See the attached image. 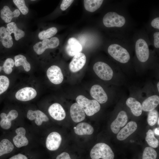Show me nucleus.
<instances>
[{"label":"nucleus","mask_w":159,"mask_h":159,"mask_svg":"<svg viewBox=\"0 0 159 159\" xmlns=\"http://www.w3.org/2000/svg\"><path fill=\"white\" fill-rule=\"evenodd\" d=\"M14 146L11 142L6 138H3L0 140V159L11 153Z\"/></svg>","instance_id":"5701e85b"},{"label":"nucleus","mask_w":159,"mask_h":159,"mask_svg":"<svg viewBox=\"0 0 159 159\" xmlns=\"http://www.w3.org/2000/svg\"><path fill=\"white\" fill-rule=\"evenodd\" d=\"M6 29L10 35L12 33H14L15 39L16 41L24 37L25 35L24 32L19 29L14 22L8 23L7 24Z\"/></svg>","instance_id":"a878e982"},{"label":"nucleus","mask_w":159,"mask_h":159,"mask_svg":"<svg viewBox=\"0 0 159 159\" xmlns=\"http://www.w3.org/2000/svg\"><path fill=\"white\" fill-rule=\"evenodd\" d=\"M0 39L1 42L3 46L5 47L6 48H10L13 46V42L12 37L8 32H6L4 37Z\"/></svg>","instance_id":"f704fd0d"},{"label":"nucleus","mask_w":159,"mask_h":159,"mask_svg":"<svg viewBox=\"0 0 159 159\" xmlns=\"http://www.w3.org/2000/svg\"><path fill=\"white\" fill-rule=\"evenodd\" d=\"M15 65L16 67L22 66L24 70L29 72L31 69L30 64L27 60L26 57L23 55L19 54L14 57Z\"/></svg>","instance_id":"cd10ccee"},{"label":"nucleus","mask_w":159,"mask_h":159,"mask_svg":"<svg viewBox=\"0 0 159 159\" xmlns=\"http://www.w3.org/2000/svg\"><path fill=\"white\" fill-rule=\"evenodd\" d=\"M47 75L50 81L54 84L61 83L63 80V76L61 69L56 65L50 67L47 71Z\"/></svg>","instance_id":"1a4fd4ad"},{"label":"nucleus","mask_w":159,"mask_h":159,"mask_svg":"<svg viewBox=\"0 0 159 159\" xmlns=\"http://www.w3.org/2000/svg\"><path fill=\"white\" fill-rule=\"evenodd\" d=\"M154 38V43L155 47L156 48L159 47V32H156L153 35Z\"/></svg>","instance_id":"4c0bfd02"},{"label":"nucleus","mask_w":159,"mask_h":159,"mask_svg":"<svg viewBox=\"0 0 159 159\" xmlns=\"http://www.w3.org/2000/svg\"><path fill=\"white\" fill-rule=\"evenodd\" d=\"M108 52L114 59L121 63H127L130 58V54L127 50L117 44L110 45L108 48Z\"/></svg>","instance_id":"7ed1b4c3"},{"label":"nucleus","mask_w":159,"mask_h":159,"mask_svg":"<svg viewBox=\"0 0 159 159\" xmlns=\"http://www.w3.org/2000/svg\"><path fill=\"white\" fill-rule=\"evenodd\" d=\"M9 85V80L7 77L0 76V95L7 90Z\"/></svg>","instance_id":"72a5a7b5"},{"label":"nucleus","mask_w":159,"mask_h":159,"mask_svg":"<svg viewBox=\"0 0 159 159\" xmlns=\"http://www.w3.org/2000/svg\"><path fill=\"white\" fill-rule=\"evenodd\" d=\"M92 159H114V153L111 148L104 143L96 144L90 152Z\"/></svg>","instance_id":"f257e3e1"},{"label":"nucleus","mask_w":159,"mask_h":159,"mask_svg":"<svg viewBox=\"0 0 159 159\" xmlns=\"http://www.w3.org/2000/svg\"><path fill=\"white\" fill-rule=\"evenodd\" d=\"M145 140L151 147L156 148L159 145V141L155 137L153 132L150 129L147 132Z\"/></svg>","instance_id":"c85d7f7f"},{"label":"nucleus","mask_w":159,"mask_h":159,"mask_svg":"<svg viewBox=\"0 0 159 159\" xmlns=\"http://www.w3.org/2000/svg\"><path fill=\"white\" fill-rule=\"evenodd\" d=\"M125 22L124 16L114 12L107 13L103 19L104 24L107 27H121L124 25Z\"/></svg>","instance_id":"20e7f679"},{"label":"nucleus","mask_w":159,"mask_h":159,"mask_svg":"<svg viewBox=\"0 0 159 159\" xmlns=\"http://www.w3.org/2000/svg\"><path fill=\"white\" fill-rule=\"evenodd\" d=\"M159 82H158L157 84V87L158 92H159Z\"/></svg>","instance_id":"c03bdc74"},{"label":"nucleus","mask_w":159,"mask_h":159,"mask_svg":"<svg viewBox=\"0 0 159 159\" xmlns=\"http://www.w3.org/2000/svg\"><path fill=\"white\" fill-rule=\"evenodd\" d=\"M60 135L56 132L50 133L47 136L46 141L47 149L50 151H54L58 149L62 141Z\"/></svg>","instance_id":"9d476101"},{"label":"nucleus","mask_w":159,"mask_h":159,"mask_svg":"<svg viewBox=\"0 0 159 159\" xmlns=\"http://www.w3.org/2000/svg\"><path fill=\"white\" fill-rule=\"evenodd\" d=\"M158 117V113L156 110L149 112L147 118L148 124L151 126L155 125L157 121Z\"/></svg>","instance_id":"473e14b6"},{"label":"nucleus","mask_w":159,"mask_h":159,"mask_svg":"<svg viewBox=\"0 0 159 159\" xmlns=\"http://www.w3.org/2000/svg\"><path fill=\"white\" fill-rule=\"evenodd\" d=\"M8 159H28V158L25 155L19 153L12 156Z\"/></svg>","instance_id":"58836bf2"},{"label":"nucleus","mask_w":159,"mask_h":159,"mask_svg":"<svg viewBox=\"0 0 159 159\" xmlns=\"http://www.w3.org/2000/svg\"><path fill=\"white\" fill-rule=\"evenodd\" d=\"M19 9H16L12 12L7 6H4L1 10V17L5 22L9 23L14 17H17L20 15Z\"/></svg>","instance_id":"4be33fe9"},{"label":"nucleus","mask_w":159,"mask_h":159,"mask_svg":"<svg viewBox=\"0 0 159 159\" xmlns=\"http://www.w3.org/2000/svg\"><path fill=\"white\" fill-rule=\"evenodd\" d=\"M82 47L79 41L74 37H71L68 40L65 47L67 54L70 56L74 57L80 53Z\"/></svg>","instance_id":"2eb2a0df"},{"label":"nucleus","mask_w":159,"mask_h":159,"mask_svg":"<svg viewBox=\"0 0 159 159\" xmlns=\"http://www.w3.org/2000/svg\"><path fill=\"white\" fill-rule=\"evenodd\" d=\"M73 0H63L60 5V8L62 11L66 10L73 2Z\"/></svg>","instance_id":"e433bc0d"},{"label":"nucleus","mask_w":159,"mask_h":159,"mask_svg":"<svg viewBox=\"0 0 159 159\" xmlns=\"http://www.w3.org/2000/svg\"><path fill=\"white\" fill-rule=\"evenodd\" d=\"M0 42H1V39L0 38Z\"/></svg>","instance_id":"de8ad7c7"},{"label":"nucleus","mask_w":159,"mask_h":159,"mask_svg":"<svg viewBox=\"0 0 159 159\" xmlns=\"http://www.w3.org/2000/svg\"><path fill=\"white\" fill-rule=\"evenodd\" d=\"M93 69L97 75L104 80L111 79L113 76V71L111 67L106 63L98 62L94 65Z\"/></svg>","instance_id":"39448f33"},{"label":"nucleus","mask_w":159,"mask_h":159,"mask_svg":"<svg viewBox=\"0 0 159 159\" xmlns=\"http://www.w3.org/2000/svg\"><path fill=\"white\" fill-rule=\"evenodd\" d=\"M126 104L134 115L139 116L141 114L143 110L142 105L135 99L132 97L128 98L126 100Z\"/></svg>","instance_id":"b1692460"},{"label":"nucleus","mask_w":159,"mask_h":159,"mask_svg":"<svg viewBox=\"0 0 159 159\" xmlns=\"http://www.w3.org/2000/svg\"><path fill=\"white\" fill-rule=\"evenodd\" d=\"M157 155L156 151L153 148L147 147L143 151L142 159H156Z\"/></svg>","instance_id":"7c9ffc66"},{"label":"nucleus","mask_w":159,"mask_h":159,"mask_svg":"<svg viewBox=\"0 0 159 159\" xmlns=\"http://www.w3.org/2000/svg\"><path fill=\"white\" fill-rule=\"evenodd\" d=\"M13 2L23 14L26 15L28 13L29 9L24 0H13Z\"/></svg>","instance_id":"c9c22d12"},{"label":"nucleus","mask_w":159,"mask_h":159,"mask_svg":"<svg viewBox=\"0 0 159 159\" xmlns=\"http://www.w3.org/2000/svg\"><path fill=\"white\" fill-rule=\"evenodd\" d=\"M137 128V125L135 122L133 121L129 122L117 133V139L119 140L125 139L133 133Z\"/></svg>","instance_id":"aec40b11"},{"label":"nucleus","mask_w":159,"mask_h":159,"mask_svg":"<svg viewBox=\"0 0 159 159\" xmlns=\"http://www.w3.org/2000/svg\"><path fill=\"white\" fill-rule=\"evenodd\" d=\"M155 134L159 135V128H157L155 129Z\"/></svg>","instance_id":"37998d69"},{"label":"nucleus","mask_w":159,"mask_h":159,"mask_svg":"<svg viewBox=\"0 0 159 159\" xmlns=\"http://www.w3.org/2000/svg\"><path fill=\"white\" fill-rule=\"evenodd\" d=\"M135 49L137 57L140 61L144 62L148 60L149 49L148 44L144 40L142 39H138L136 43Z\"/></svg>","instance_id":"0eeeda50"},{"label":"nucleus","mask_w":159,"mask_h":159,"mask_svg":"<svg viewBox=\"0 0 159 159\" xmlns=\"http://www.w3.org/2000/svg\"><path fill=\"white\" fill-rule=\"evenodd\" d=\"M18 112L15 110L10 111L8 114L2 112L0 114V127L3 130L9 129L11 126V121L18 116Z\"/></svg>","instance_id":"6e6552de"},{"label":"nucleus","mask_w":159,"mask_h":159,"mask_svg":"<svg viewBox=\"0 0 159 159\" xmlns=\"http://www.w3.org/2000/svg\"><path fill=\"white\" fill-rule=\"evenodd\" d=\"M27 117L30 120H34L35 124L38 126L42 125L43 122L49 120V118L47 115L39 110H29L27 112Z\"/></svg>","instance_id":"a211bd4d"},{"label":"nucleus","mask_w":159,"mask_h":159,"mask_svg":"<svg viewBox=\"0 0 159 159\" xmlns=\"http://www.w3.org/2000/svg\"><path fill=\"white\" fill-rule=\"evenodd\" d=\"M48 111L50 116L57 120H62L66 117L64 110L61 105L58 103H54L51 105L48 108Z\"/></svg>","instance_id":"f3484780"},{"label":"nucleus","mask_w":159,"mask_h":159,"mask_svg":"<svg viewBox=\"0 0 159 159\" xmlns=\"http://www.w3.org/2000/svg\"><path fill=\"white\" fill-rule=\"evenodd\" d=\"M70 113L71 118L74 122H80L85 118V115L83 110L77 103H74L71 106Z\"/></svg>","instance_id":"6ab92c4d"},{"label":"nucleus","mask_w":159,"mask_h":159,"mask_svg":"<svg viewBox=\"0 0 159 159\" xmlns=\"http://www.w3.org/2000/svg\"><path fill=\"white\" fill-rule=\"evenodd\" d=\"M7 32L6 28L4 26L0 27V38L4 37Z\"/></svg>","instance_id":"79ce46f5"},{"label":"nucleus","mask_w":159,"mask_h":159,"mask_svg":"<svg viewBox=\"0 0 159 159\" xmlns=\"http://www.w3.org/2000/svg\"><path fill=\"white\" fill-rule=\"evenodd\" d=\"M159 104V97L157 95L150 96L144 100L142 105V110L150 112L155 109Z\"/></svg>","instance_id":"412c9836"},{"label":"nucleus","mask_w":159,"mask_h":159,"mask_svg":"<svg viewBox=\"0 0 159 159\" xmlns=\"http://www.w3.org/2000/svg\"><path fill=\"white\" fill-rule=\"evenodd\" d=\"M103 1L102 0H85L84 7L88 11L94 12L100 7Z\"/></svg>","instance_id":"bb28decb"},{"label":"nucleus","mask_w":159,"mask_h":159,"mask_svg":"<svg viewBox=\"0 0 159 159\" xmlns=\"http://www.w3.org/2000/svg\"><path fill=\"white\" fill-rule=\"evenodd\" d=\"M91 96L99 103L103 104L107 100V95L102 87L98 85L92 86L90 90Z\"/></svg>","instance_id":"4468645a"},{"label":"nucleus","mask_w":159,"mask_h":159,"mask_svg":"<svg viewBox=\"0 0 159 159\" xmlns=\"http://www.w3.org/2000/svg\"><path fill=\"white\" fill-rule=\"evenodd\" d=\"M58 38L53 37L50 39H45L42 42L36 43L33 46L34 52L38 54H42L47 49H53L57 47L59 44Z\"/></svg>","instance_id":"423d86ee"},{"label":"nucleus","mask_w":159,"mask_h":159,"mask_svg":"<svg viewBox=\"0 0 159 159\" xmlns=\"http://www.w3.org/2000/svg\"><path fill=\"white\" fill-rule=\"evenodd\" d=\"M57 32V29L56 27H51L40 32L38 34V37L40 40L48 39L54 36Z\"/></svg>","instance_id":"c756f323"},{"label":"nucleus","mask_w":159,"mask_h":159,"mask_svg":"<svg viewBox=\"0 0 159 159\" xmlns=\"http://www.w3.org/2000/svg\"><path fill=\"white\" fill-rule=\"evenodd\" d=\"M16 135L14 137L13 141L15 145L17 148H20L27 145L29 141L25 136V129L23 127H19L15 130Z\"/></svg>","instance_id":"dca6fc26"},{"label":"nucleus","mask_w":159,"mask_h":159,"mask_svg":"<svg viewBox=\"0 0 159 159\" xmlns=\"http://www.w3.org/2000/svg\"><path fill=\"white\" fill-rule=\"evenodd\" d=\"M37 95V92L34 88L26 87L18 91L15 94V97L19 100L26 101L34 98Z\"/></svg>","instance_id":"9b49d317"},{"label":"nucleus","mask_w":159,"mask_h":159,"mask_svg":"<svg viewBox=\"0 0 159 159\" xmlns=\"http://www.w3.org/2000/svg\"><path fill=\"white\" fill-rule=\"evenodd\" d=\"M127 120L128 117L126 112L124 111L120 112L116 119L111 124L110 128L112 132L115 134L117 133L120 128L126 124Z\"/></svg>","instance_id":"ddd939ff"},{"label":"nucleus","mask_w":159,"mask_h":159,"mask_svg":"<svg viewBox=\"0 0 159 159\" xmlns=\"http://www.w3.org/2000/svg\"><path fill=\"white\" fill-rule=\"evenodd\" d=\"M75 127L74 131L78 135H90L94 131L93 127L86 122L80 123Z\"/></svg>","instance_id":"393cba45"},{"label":"nucleus","mask_w":159,"mask_h":159,"mask_svg":"<svg viewBox=\"0 0 159 159\" xmlns=\"http://www.w3.org/2000/svg\"><path fill=\"white\" fill-rule=\"evenodd\" d=\"M159 118L158 117V120H157V122H158V124L159 125Z\"/></svg>","instance_id":"49530a36"},{"label":"nucleus","mask_w":159,"mask_h":159,"mask_svg":"<svg viewBox=\"0 0 159 159\" xmlns=\"http://www.w3.org/2000/svg\"><path fill=\"white\" fill-rule=\"evenodd\" d=\"M14 65V60L11 58H8L6 60L3 64V69L6 74H10L12 72V68Z\"/></svg>","instance_id":"2f4dec72"},{"label":"nucleus","mask_w":159,"mask_h":159,"mask_svg":"<svg viewBox=\"0 0 159 159\" xmlns=\"http://www.w3.org/2000/svg\"><path fill=\"white\" fill-rule=\"evenodd\" d=\"M56 159H71L69 154L67 153L64 152L58 155Z\"/></svg>","instance_id":"ea45409f"},{"label":"nucleus","mask_w":159,"mask_h":159,"mask_svg":"<svg viewBox=\"0 0 159 159\" xmlns=\"http://www.w3.org/2000/svg\"><path fill=\"white\" fill-rule=\"evenodd\" d=\"M2 69H3L2 66H0V72Z\"/></svg>","instance_id":"a18cd8bd"},{"label":"nucleus","mask_w":159,"mask_h":159,"mask_svg":"<svg viewBox=\"0 0 159 159\" xmlns=\"http://www.w3.org/2000/svg\"><path fill=\"white\" fill-rule=\"evenodd\" d=\"M86 61V57L84 54L80 52L77 54L69 63L70 71L73 72L78 71L84 66Z\"/></svg>","instance_id":"f8f14e48"},{"label":"nucleus","mask_w":159,"mask_h":159,"mask_svg":"<svg viewBox=\"0 0 159 159\" xmlns=\"http://www.w3.org/2000/svg\"><path fill=\"white\" fill-rule=\"evenodd\" d=\"M151 25L154 28L159 29V18L157 17L153 19L151 22Z\"/></svg>","instance_id":"a19ab883"},{"label":"nucleus","mask_w":159,"mask_h":159,"mask_svg":"<svg viewBox=\"0 0 159 159\" xmlns=\"http://www.w3.org/2000/svg\"><path fill=\"white\" fill-rule=\"evenodd\" d=\"M76 100L88 116L93 115L100 110L99 103L95 100H90L83 95H80L77 97Z\"/></svg>","instance_id":"f03ea898"}]
</instances>
